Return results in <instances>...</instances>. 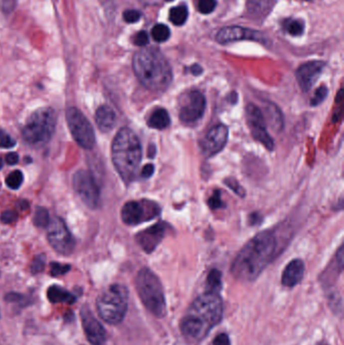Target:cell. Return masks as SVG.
<instances>
[{
  "instance_id": "cell-43",
  "label": "cell",
  "mask_w": 344,
  "mask_h": 345,
  "mask_svg": "<svg viewBox=\"0 0 344 345\" xmlns=\"http://www.w3.org/2000/svg\"><path fill=\"white\" fill-rule=\"evenodd\" d=\"M21 299H22V296L17 293H9L5 296V300L7 302H10V303H15V302H18Z\"/></svg>"
},
{
  "instance_id": "cell-19",
  "label": "cell",
  "mask_w": 344,
  "mask_h": 345,
  "mask_svg": "<svg viewBox=\"0 0 344 345\" xmlns=\"http://www.w3.org/2000/svg\"><path fill=\"white\" fill-rule=\"evenodd\" d=\"M305 272V265L302 260H293L286 269L284 270L283 276H282V284L285 287H295L298 285L303 279Z\"/></svg>"
},
{
  "instance_id": "cell-4",
  "label": "cell",
  "mask_w": 344,
  "mask_h": 345,
  "mask_svg": "<svg viewBox=\"0 0 344 345\" xmlns=\"http://www.w3.org/2000/svg\"><path fill=\"white\" fill-rule=\"evenodd\" d=\"M111 157L120 178L127 184L133 182L142 162V145L131 128L123 127L116 134Z\"/></svg>"
},
{
  "instance_id": "cell-38",
  "label": "cell",
  "mask_w": 344,
  "mask_h": 345,
  "mask_svg": "<svg viewBox=\"0 0 344 345\" xmlns=\"http://www.w3.org/2000/svg\"><path fill=\"white\" fill-rule=\"evenodd\" d=\"M134 42L136 44V46H138V47L144 48V47L148 46V45H149V42H150L149 34H148L146 31H144V30L138 32V33L136 34L135 38H134Z\"/></svg>"
},
{
  "instance_id": "cell-27",
  "label": "cell",
  "mask_w": 344,
  "mask_h": 345,
  "mask_svg": "<svg viewBox=\"0 0 344 345\" xmlns=\"http://www.w3.org/2000/svg\"><path fill=\"white\" fill-rule=\"evenodd\" d=\"M170 35H171L170 28L166 24L159 23L155 25L152 29V36L158 42H164L168 40Z\"/></svg>"
},
{
  "instance_id": "cell-21",
  "label": "cell",
  "mask_w": 344,
  "mask_h": 345,
  "mask_svg": "<svg viewBox=\"0 0 344 345\" xmlns=\"http://www.w3.org/2000/svg\"><path fill=\"white\" fill-rule=\"evenodd\" d=\"M95 120L101 132L108 133L115 125L116 114L111 107L102 105L96 111Z\"/></svg>"
},
{
  "instance_id": "cell-9",
  "label": "cell",
  "mask_w": 344,
  "mask_h": 345,
  "mask_svg": "<svg viewBox=\"0 0 344 345\" xmlns=\"http://www.w3.org/2000/svg\"><path fill=\"white\" fill-rule=\"evenodd\" d=\"M160 212V206L153 201H130L121 210V218L127 225H138L156 218Z\"/></svg>"
},
{
  "instance_id": "cell-34",
  "label": "cell",
  "mask_w": 344,
  "mask_h": 345,
  "mask_svg": "<svg viewBox=\"0 0 344 345\" xmlns=\"http://www.w3.org/2000/svg\"><path fill=\"white\" fill-rule=\"evenodd\" d=\"M71 270L70 265H62L59 263H52L51 264V275L53 277L63 276L67 274Z\"/></svg>"
},
{
  "instance_id": "cell-46",
  "label": "cell",
  "mask_w": 344,
  "mask_h": 345,
  "mask_svg": "<svg viewBox=\"0 0 344 345\" xmlns=\"http://www.w3.org/2000/svg\"><path fill=\"white\" fill-rule=\"evenodd\" d=\"M2 167H3V163H2V160H1V158H0V170H1V169H2Z\"/></svg>"
},
{
  "instance_id": "cell-44",
  "label": "cell",
  "mask_w": 344,
  "mask_h": 345,
  "mask_svg": "<svg viewBox=\"0 0 344 345\" xmlns=\"http://www.w3.org/2000/svg\"><path fill=\"white\" fill-rule=\"evenodd\" d=\"M18 160H19V158H18V155H17L16 153H10V154H8V155L6 156V158H5L6 163H7L8 165H11V166L17 164Z\"/></svg>"
},
{
  "instance_id": "cell-36",
  "label": "cell",
  "mask_w": 344,
  "mask_h": 345,
  "mask_svg": "<svg viewBox=\"0 0 344 345\" xmlns=\"http://www.w3.org/2000/svg\"><path fill=\"white\" fill-rule=\"evenodd\" d=\"M142 17V13L136 9H128L123 12V19L127 23H135L138 22Z\"/></svg>"
},
{
  "instance_id": "cell-26",
  "label": "cell",
  "mask_w": 344,
  "mask_h": 345,
  "mask_svg": "<svg viewBox=\"0 0 344 345\" xmlns=\"http://www.w3.org/2000/svg\"><path fill=\"white\" fill-rule=\"evenodd\" d=\"M267 111H268L269 120L272 123L273 128L276 129L277 132L281 131L283 127V117H282L280 109L274 106L273 104H271L269 107H267Z\"/></svg>"
},
{
  "instance_id": "cell-6",
  "label": "cell",
  "mask_w": 344,
  "mask_h": 345,
  "mask_svg": "<svg viewBox=\"0 0 344 345\" xmlns=\"http://www.w3.org/2000/svg\"><path fill=\"white\" fill-rule=\"evenodd\" d=\"M57 115L54 109L45 107L35 110L26 120L21 136L29 145L47 144L55 134Z\"/></svg>"
},
{
  "instance_id": "cell-5",
  "label": "cell",
  "mask_w": 344,
  "mask_h": 345,
  "mask_svg": "<svg viewBox=\"0 0 344 345\" xmlns=\"http://www.w3.org/2000/svg\"><path fill=\"white\" fill-rule=\"evenodd\" d=\"M136 288L145 307L156 317L163 318L167 313L166 300L156 274L148 268L142 269L136 278Z\"/></svg>"
},
{
  "instance_id": "cell-47",
  "label": "cell",
  "mask_w": 344,
  "mask_h": 345,
  "mask_svg": "<svg viewBox=\"0 0 344 345\" xmlns=\"http://www.w3.org/2000/svg\"><path fill=\"white\" fill-rule=\"evenodd\" d=\"M0 316H1V315H0Z\"/></svg>"
},
{
  "instance_id": "cell-23",
  "label": "cell",
  "mask_w": 344,
  "mask_h": 345,
  "mask_svg": "<svg viewBox=\"0 0 344 345\" xmlns=\"http://www.w3.org/2000/svg\"><path fill=\"white\" fill-rule=\"evenodd\" d=\"M171 123V118L168 111L164 108H157L150 116L148 125L155 129H165Z\"/></svg>"
},
{
  "instance_id": "cell-40",
  "label": "cell",
  "mask_w": 344,
  "mask_h": 345,
  "mask_svg": "<svg viewBox=\"0 0 344 345\" xmlns=\"http://www.w3.org/2000/svg\"><path fill=\"white\" fill-rule=\"evenodd\" d=\"M17 219V213L15 211H4L2 214H1V216H0V220H1L3 223H12L14 221H16Z\"/></svg>"
},
{
  "instance_id": "cell-11",
  "label": "cell",
  "mask_w": 344,
  "mask_h": 345,
  "mask_svg": "<svg viewBox=\"0 0 344 345\" xmlns=\"http://www.w3.org/2000/svg\"><path fill=\"white\" fill-rule=\"evenodd\" d=\"M48 240L59 253L69 255L75 248V240L63 219L55 217L48 225Z\"/></svg>"
},
{
  "instance_id": "cell-20",
  "label": "cell",
  "mask_w": 344,
  "mask_h": 345,
  "mask_svg": "<svg viewBox=\"0 0 344 345\" xmlns=\"http://www.w3.org/2000/svg\"><path fill=\"white\" fill-rule=\"evenodd\" d=\"M274 4L275 0H247V14L254 20L262 21L270 14Z\"/></svg>"
},
{
  "instance_id": "cell-7",
  "label": "cell",
  "mask_w": 344,
  "mask_h": 345,
  "mask_svg": "<svg viewBox=\"0 0 344 345\" xmlns=\"http://www.w3.org/2000/svg\"><path fill=\"white\" fill-rule=\"evenodd\" d=\"M128 306V291L123 285L114 284L107 288L96 301L100 318L110 325L119 324L125 317Z\"/></svg>"
},
{
  "instance_id": "cell-13",
  "label": "cell",
  "mask_w": 344,
  "mask_h": 345,
  "mask_svg": "<svg viewBox=\"0 0 344 345\" xmlns=\"http://www.w3.org/2000/svg\"><path fill=\"white\" fill-rule=\"evenodd\" d=\"M246 121L252 138L264 145L269 151L274 150V141L269 135L265 116L262 110L254 104L246 106Z\"/></svg>"
},
{
  "instance_id": "cell-30",
  "label": "cell",
  "mask_w": 344,
  "mask_h": 345,
  "mask_svg": "<svg viewBox=\"0 0 344 345\" xmlns=\"http://www.w3.org/2000/svg\"><path fill=\"white\" fill-rule=\"evenodd\" d=\"M23 182V175L20 171H13L6 177V186L12 190L18 189Z\"/></svg>"
},
{
  "instance_id": "cell-8",
  "label": "cell",
  "mask_w": 344,
  "mask_h": 345,
  "mask_svg": "<svg viewBox=\"0 0 344 345\" xmlns=\"http://www.w3.org/2000/svg\"><path fill=\"white\" fill-rule=\"evenodd\" d=\"M68 127L75 142L83 149L90 150L95 145V134L91 123L76 107L66 111Z\"/></svg>"
},
{
  "instance_id": "cell-22",
  "label": "cell",
  "mask_w": 344,
  "mask_h": 345,
  "mask_svg": "<svg viewBox=\"0 0 344 345\" xmlns=\"http://www.w3.org/2000/svg\"><path fill=\"white\" fill-rule=\"evenodd\" d=\"M47 296L51 303H54V304L55 303L73 304L76 302V297L72 293H70L69 291L57 285L51 286L48 289Z\"/></svg>"
},
{
  "instance_id": "cell-33",
  "label": "cell",
  "mask_w": 344,
  "mask_h": 345,
  "mask_svg": "<svg viewBox=\"0 0 344 345\" xmlns=\"http://www.w3.org/2000/svg\"><path fill=\"white\" fill-rule=\"evenodd\" d=\"M328 94V89L325 87V86H321L320 88H318L313 96V98L311 99V105L312 106H317L320 103H322L325 98L327 97Z\"/></svg>"
},
{
  "instance_id": "cell-10",
  "label": "cell",
  "mask_w": 344,
  "mask_h": 345,
  "mask_svg": "<svg viewBox=\"0 0 344 345\" xmlns=\"http://www.w3.org/2000/svg\"><path fill=\"white\" fill-rule=\"evenodd\" d=\"M73 187L77 195L89 208H97L100 202V192L93 176L87 171H78L73 176Z\"/></svg>"
},
{
  "instance_id": "cell-32",
  "label": "cell",
  "mask_w": 344,
  "mask_h": 345,
  "mask_svg": "<svg viewBox=\"0 0 344 345\" xmlns=\"http://www.w3.org/2000/svg\"><path fill=\"white\" fill-rule=\"evenodd\" d=\"M46 265V256L44 254H39L33 258V261L30 265V272L33 275H36L44 271Z\"/></svg>"
},
{
  "instance_id": "cell-45",
  "label": "cell",
  "mask_w": 344,
  "mask_h": 345,
  "mask_svg": "<svg viewBox=\"0 0 344 345\" xmlns=\"http://www.w3.org/2000/svg\"><path fill=\"white\" fill-rule=\"evenodd\" d=\"M202 72H203V69H202V67H201L200 65H198V64H195V65H193V66L191 67V73H192L193 75H195V76L201 75Z\"/></svg>"
},
{
  "instance_id": "cell-35",
  "label": "cell",
  "mask_w": 344,
  "mask_h": 345,
  "mask_svg": "<svg viewBox=\"0 0 344 345\" xmlns=\"http://www.w3.org/2000/svg\"><path fill=\"white\" fill-rule=\"evenodd\" d=\"M224 183H225V185L227 186V187H229L236 195H238L239 197H241V198H243L244 196H245V191H244V189L239 185V183L235 180V179H233V178H228V179H226L225 181H224Z\"/></svg>"
},
{
  "instance_id": "cell-15",
  "label": "cell",
  "mask_w": 344,
  "mask_h": 345,
  "mask_svg": "<svg viewBox=\"0 0 344 345\" xmlns=\"http://www.w3.org/2000/svg\"><path fill=\"white\" fill-rule=\"evenodd\" d=\"M81 319L87 340L93 345H103L106 341L105 329L87 306L81 309Z\"/></svg>"
},
{
  "instance_id": "cell-42",
  "label": "cell",
  "mask_w": 344,
  "mask_h": 345,
  "mask_svg": "<svg viewBox=\"0 0 344 345\" xmlns=\"http://www.w3.org/2000/svg\"><path fill=\"white\" fill-rule=\"evenodd\" d=\"M154 172H155V167H154V165L148 164V165H146V166L143 168V171H142V177L145 178V179H149V178H151V177L153 176Z\"/></svg>"
},
{
  "instance_id": "cell-14",
  "label": "cell",
  "mask_w": 344,
  "mask_h": 345,
  "mask_svg": "<svg viewBox=\"0 0 344 345\" xmlns=\"http://www.w3.org/2000/svg\"><path fill=\"white\" fill-rule=\"evenodd\" d=\"M228 139V128L223 124L212 127L200 143L203 154L210 158L221 152Z\"/></svg>"
},
{
  "instance_id": "cell-16",
  "label": "cell",
  "mask_w": 344,
  "mask_h": 345,
  "mask_svg": "<svg viewBox=\"0 0 344 345\" xmlns=\"http://www.w3.org/2000/svg\"><path fill=\"white\" fill-rule=\"evenodd\" d=\"M324 68L325 63L320 61L308 62L299 67L296 72V78L302 91L308 92L313 87Z\"/></svg>"
},
{
  "instance_id": "cell-1",
  "label": "cell",
  "mask_w": 344,
  "mask_h": 345,
  "mask_svg": "<svg viewBox=\"0 0 344 345\" xmlns=\"http://www.w3.org/2000/svg\"><path fill=\"white\" fill-rule=\"evenodd\" d=\"M277 241L270 230L254 235L238 252L231 265L233 277L242 282H251L259 277L273 261Z\"/></svg>"
},
{
  "instance_id": "cell-24",
  "label": "cell",
  "mask_w": 344,
  "mask_h": 345,
  "mask_svg": "<svg viewBox=\"0 0 344 345\" xmlns=\"http://www.w3.org/2000/svg\"><path fill=\"white\" fill-rule=\"evenodd\" d=\"M188 15H189L188 8L185 5H179V6L171 8L169 17L172 23L180 26V25H183L187 21Z\"/></svg>"
},
{
  "instance_id": "cell-39",
  "label": "cell",
  "mask_w": 344,
  "mask_h": 345,
  "mask_svg": "<svg viewBox=\"0 0 344 345\" xmlns=\"http://www.w3.org/2000/svg\"><path fill=\"white\" fill-rule=\"evenodd\" d=\"M208 203H209L210 208H212V209L221 208L223 206V202H222V200L220 198V191H218V190L215 191L213 193V195L211 196V198L209 199Z\"/></svg>"
},
{
  "instance_id": "cell-28",
  "label": "cell",
  "mask_w": 344,
  "mask_h": 345,
  "mask_svg": "<svg viewBox=\"0 0 344 345\" xmlns=\"http://www.w3.org/2000/svg\"><path fill=\"white\" fill-rule=\"evenodd\" d=\"M33 223L37 227H47L50 224L49 212L42 207H37L34 213Z\"/></svg>"
},
{
  "instance_id": "cell-3",
  "label": "cell",
  "mask_w": 344,
  "mask_h": 345,
  "mask_svg": "<svg viewBox=\"0 0 344 345\" xmlns=\"http://www.w3.org/2000/svg\"><path fill=\"white\" fill-rule=\"evenodd\" d=\"M134 72L145 87L153 92H164L173 80L172 68L165 56L155 48H143L133 60Z\"/></svg>"
},
{
  "instance_id": "cell-2",
  "label": "cell",
  "mask_w": 344,
  "mask_h": 345,
  "mask_svg": "<svg viewBox=\"0 0 344 345\" xmlns=\"http://www.w3.org/2000/svg\"><path fill=\"white\" fill-rule=\"evenodd\" d=\"M223 315V303L217 293L206 292L196 298L181 321L182 334L190 340L203 339Z\"/></svg>"
},
{
  "instance_id": "cell-25",
  "label": "cell",
  "mask_w": 344,
  "mask_h": 345,
  "mask_svg": "<svg viewBox=\"0 0 344 345\" xmlns=\"http://www.w3.org/2000/svg\"><path fill=\"white\" fill-rule=\"evenodd\" d=\"M221 287V273L218 270H212L207 277V292L218 294Z\"/></svg>"
},
{
  "instance_id": "cell-31",
  "label": "cell",
  "mask_w": 344,
  "mask_h": 345,
  "mask_svg": "<svg viewBox=\"0 0 344 345\" xmlns=\"http://www.w3.org/2000/svg\"><path fill=\"white\" fill-rule=\"evenodd\" d=\"M286 30L294 36H299L304 32V23L298 19H289L285 23Z\"/></svg>"
},
{
  "instance_id": "cell-41",
  "label": "cell",
  "mask_w": 344,
  "mask_h": 345,
  "mask_svg": "<svg viewBox=\"0 0 344 345\" xmlns=\"http://www.w3.org/2000/svg\"><path fill=\"white\" fill-rule=\"evenodd\" d=\"M213 345H230V340L227 334L220 333L213 340Z\"/></svg>"
},
{
  "instance_id": "cell-17",
  "label": "cell",
  "mask_w": 344,
  "mask_h": 345,
  "mask_svg": "<svg viewBox=\"0 0 344 345\" xmlns=\"http://www.w3.org/2000/svg\"><path fill=\"white\" fill-rule=\"evenodd\" d=\"M166 224L158 223L154 226L148 228L145 231L140 232L137 235V241L142 246V248L150 253L156 249L165 236Z\"/></svg>"
},
{
  "instance_id": "cell-37",
  "label": "cell",
  "mask_w": 344,
  "mask_h": 345,
  "mask_svg": "<svg viewBox=\"0 0 344 345\" xmlns=\"http://www.w3.org/2000/svg\"><path fill=\"white\" fill-rule=\"evenodd\" d=\"M16 145L15 141L4 131H0V148L10 149Z\"/></svg>"
},
{
  "instance_id": "cell-29",
  "label": "cell",
  "mask_w": 344,
  "mask_h": 345,
  "mask_svg": "<svg viewBox=\"0 0 344 345\" xmlns=\"http://www.w3.org/2000/svg\"><path fill=\"white\" fill-rule=\"evenodd\" d=\"M197 10L202 14H209L216 8V0H195Z\"/></svg>"
},
{
  "instance_id": "cell-12",
  "label": "cell",
  "mask_w": 344,
  "mask_h": 345,
  "mask_svg": "<svg viewBox=\"0 0 344 345\" xmlns=\"http://www.w3.org/2000/svg\"><path fill=\"white\" fill-rule=\"evenodd\" d=\"M206 109V99L199 91H191L180 100L179 117L185 124H193L200 120Z\"/></svg>"
},
{
  "instance_id": "cell-18",
  "label": "cell",
  "mask_w": 344,
  "mask_h": 345,
  "mask_svg": "<svg viewBox=\"0 0 344 345\" xmlns=\"http://www.w3.org/2000/svg\"><path fill=\"white\" fill-rule=\"evenodd\" d=\"M241 39L259 40L260 34L254 30L243 28L241 26H226L221 28L216 34V40L219 44H228Z\"/></svg>"
}]
</instances>
